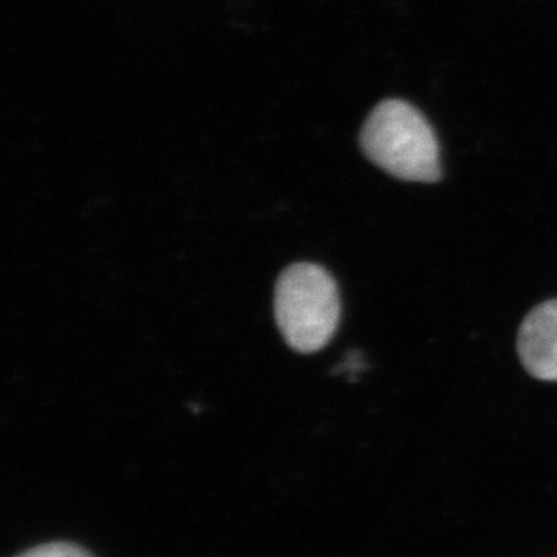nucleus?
I'll return each mask as SVG.
<instances>
[{"mask_svg":"<svg viewBox=\"0 0 557 557\" xmlns=\"http://www.w3.org/2000/svg\"><path fill=\"white\" fill-rule=\"evenodd\" d=\"M518 356L529 375L557 383V298L534 307L521 321Z\"/></svg>","mask_w":557,"mask_h":557,"instance_id":"obj_3","label":"nucleus"},{"mask_svg":"<svg viewBox=\"0 0 557 557\" xmlns=\"http://www.w3.org/2000/svg\"><path fill=\"white\" fill-rule=\"evenodd\" d=\"M274 312L280 332L293 350L318 352L331 342L339 323L336 282L315 263H295L278 278Z\"/></svg>","mask_w":557,"mask_h":557,"instance_id":"obj_2","label":"nucleus"},{"mask_svg":"<svg viewBox=\"0 0 557 557\" xmlns=\"http://www.w3.org/2000/svg\"><path fill=\"white\" fill-rule=\"evenodd\" d=\"M367 158L395 180L436 183L442 177L441 147L419 109L400 100L379 103L361 131Z\"/></svg>","mask_w":557,"mask_h":557,"instance_id":"obj_1","label":"nucleus"},{"mask_svg":"<svg viewBox=\"0 0 557 557\" xmlns=\"http://www.w3.org/2000/svg\"><path fill=\"white\" fill-rule=\"evenodd\" d=\"M18 557H92L87 550L73 543H48L21 554Z\"/></svg>","mask_w":557,"mask_h":557,"instance_id":"obj_4","label":"nucleus"}]
</instances>
